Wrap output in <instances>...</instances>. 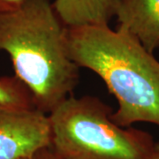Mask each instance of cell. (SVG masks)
Listing matches in <instances>:
<instances>
[{
    "mask_svg": "<svg viewBox=\"0 0 159 159\" xmlns=\"http://www.w3.org/2000/svg\"><path fill=\"white\" fill-rule=\"evenodd\" d=\"M70 57L103 80L118 102L115 123L159 127V61L134 35L109 25L68 28Z\"/></svg>",
    "mask_w": 159,
    "mask_h": 159,
    "instance_id": "cell-2",
    "label": "cell"
},
{
    "mask_svg": "<svg viewBox=\"0 0 159 159\" xmlns=\"http://www.w3.org/2000/svg\"><path fill=\"white\" fill-rule=\"evenodd\" d=\"M119 0H55L54 9L67 28L109 25Z\"/></svg>",
    "mask_w": 159,
    "mask_h": 159,
    "instance_id": "cell-6",
    "label": "cell"
},
{
    "mask_svg": "<svg viewBox=\"0 0 159 159\" xmlns=\"http://www.w3.org/2000/svg\"><path fill=\"white\" fill-rule=\"evenodd\" d=\"M0 104L18 108H35L31 92L18 77H0Z\"/></svg>",
    "mask_w": 159,
    "mask_h": 159,
    "instance_id": "cell-7",
    "label": "cell"
},
{
    "mask_svg": "<svg viewBox=\"0 0 159 159\" xmlns=\"http://www.w3.org/2000/svg\"><path fill=\"white\" fill-rule=\"evenodd\" d=\"M21 159H58L50 147L41 148L36 152Z\"/></svg>",
    "mask_w": 159,
    "mask_h": 159,
    "instance_id": "cell-9",
    "label": "cell"
},
{
    "mask_svg": "<svg viewBox=\"0 0 159 159\" xmlns=\"http://www.w3.org/2000/svg\"><path fill=\"white\" fill-rule=\"evenodd\" d=\"M0 51L31 92L35 108L49 114L73 95L80 67L70 57L68 28L51 0H26L0 14Z\"/></svg>",
    "mask_w": 159,
    "mask_h": 159,
    "instance_id": "cell-1",
    "label": "cell"
},
{
    "mask_svg": "<svg viewBox=\"0 0 159 159\" xmlns=\"http://www.w3.org/2000/svg\"><path fill=\"white\" fill-rule=\"evenodd\" d=\"M118 28L134 35L148 51L159 48V0H119Z\"/></svg>",
    "mask_w": 159,
    "mask_h": 159,
    "instance_id": "cell-5",
    "label": "cell"
},
{
    "mask_svg": "<svg viewBox=\"0 0 159 159\" xmlns=\"http://www.w3.org/2000/svg\"><path fill=\"white\" fill-rule=\"evenodd\" d=\"M112 113L98 97L70 96L48 114L50 148L58 159H150L153 137L120 126Z\"/></svg>",
    "mask_w": 159,
    "mask_h": 159,
    "instance_id": "cell-3",
    "label": "cell"
},
{
    "mask_svg": "<svg viewBox=\"0 0 159 159\" xmlns=\"http://www.w3.org/2000/svg\"><path fill=\"white\" fill-rule=\"evenodd\" d=\"M25 1L26 0H0V14L17 10Z\"/></svg>",
    "mask_w": 159,
    "mask_h": 159,
    "instance_id": "cell-8",
    "label": "cell"
},
{
    "mask_svg": "<svg viewBox=\"0 0 159 159\" xmlns=\"http://www.w3.org/2000/svg\"><path fill=\"white\" fill-rule=\"evenodd\" d=\"M150 159H159V142H156L153 153H152V156H151Z\"/></svg>",
    "mask_w": 159,
    "mask_h": 159,
    "instance_id": "cell-10",
    "label": "cell"
},
{
    "mask_svg": "<svg viewBox=\"0 0 159 159\" xmlns=\"http://www.w3.org/2000/svg\"><path fill=\"white\" fill-rule=\"evenodd\" d=\"M49 115L0 104V159H21L51 146Z\"/></svg>",
    "mask_w": 159,
    "mask_h": 159,
    "instance_id": "cell-4",
    "label": "cell"
}]
</instances>
